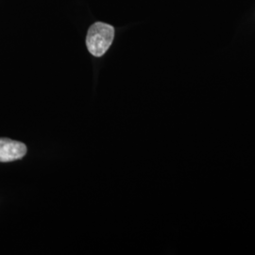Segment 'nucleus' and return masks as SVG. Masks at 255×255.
I'll use <instances>...</instances> for the list:
<instances>
[{
  "label": "nucleus",
  "mask_w": 255,
  "mask_h": 255,
  "mask_svg": "<svg viewBox=\"0 0 255 255\" xmlns=\"http://www.w3.org/2000/svg\"><path fill=\"white\" fill-rule=\"evenodd\" d=\"M115 38V28L113 26L97 22L89 27L86 36V46L92 55L101 57L109 49Z\"/></svg>",
  "instance_id": "f257e3e1"
},
{
  "label": "nucleus",
  "mask_w": 255,
  "mask_h": 255,
  "mask_svg": "<svg viewBox=\"0 0 255 255\" xmlns=\"http://www.w3.org/2000/svg\"><path fill=\"white\" fill-rule=\"evenodd\" d=\"M27 153L25 144L9 138H0V162H12L23 158Z\"/></svg>",
  "instance_id": "f03ea898"
}]
</instances>
